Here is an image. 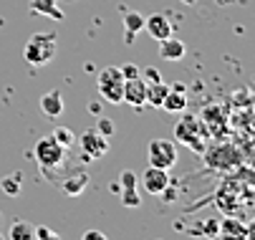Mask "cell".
Here are the masks:
<instances>
[{"instance_id": "cell-20", "label": "cell", "mask_w": 255, "mask_h": 240, "mask_svg": "<svg viewBox=\"0 0 255 240\" xmlns=\"http://www.w3.org/2000/svg\"><path fill=\"white\" fill-rule=\"evenodd\" d=\"M217 233H220V223L207 218V220H200L195 228H190V235H207V238H215Z\"/></svg>"}, {"instance_id": "cell-19", "label": "cell", "mask_w": 255, "mask_h": 240, "mask_svg": "<svg viewBox=\"0 0 255 240\" xmlns=\"http://www.w3.org/2000/svg\"><path fill=\"white\" fill-rule=\"evenodd\" d=\"M20 185H23V172H13V175H5L3 180H0V190H3L8 197L20 195Z\"/></svg>"}, {"instance_id": "cell-8", "label": "cell", "mask_w": 255, "mask_h": 240, "mask_svg": "<svg viewBox=\"0 0 255 240\" xmlns=\"http://www.w3.org/2000/svg\"><path fill=\"white\" fill-rule=\"evenodd\" d=\"M124 104L134 107V109H141L147 104V81L141 76L136 79H124Z\"/></svg>"}, {"instance_id": "cell-24", "label": "cell", "mask_w": 255, "mask_h": 240, "mask_svg": "<svg viewBox=\"0 0 255 240\" xmlns=\"http://www.w3.org/2000/svg\"><path fill=\"white\" fill-rule=\"evenodd\" d=\"M53 139L61 144V147H74V131H71V129H66V126H58L56 131H53Z\"/></svg>"}, {"instance_id": "cell-15", "label": "cell", "mask_w": 255, "mask_h": 240, "mask_svg": "<svg viewBox=\"0 0 255 240\" xmlns=\"http://www.w3.org/2000/svg\"><path fill=\"white\" fill-rule=\"evenodd\" d=\"M30 10L33 13H41V15H48L53 20H63V13L56 5V0H30Z\"/></svg>"}, {"instance_id": "cell-22", "label": "cell", "mask_w": 255, "mask_h": 240, "mask_svg": "<svg viewBox=\"0 0 255 240\" xmlns=\"http://www.w3.org/2000/svg\"><path fill=\"white\" fill-rule=\"evenodd\" d=\"M119 192H122L124 208H139V205H141V197H139L136 187H124V190H119Z\"/></svg>"}, {"instance_id": "cell-31", "label": "cell", "mask_w": 255, "mask_h": 240, "mask_svg": "<svg viewBox=\"0 0 255 240\" xmlns=\"http://www.w3.org/2000/svg\"><path fill=\"white\" fill-rule=\"evenodd\" d=\"M106 235L101 233V230H86L84 233V240H104Z\"/></svg>"}, {"instance_id": "cell-16", "label": "cell", "mask_w": 255, "mask_h": 240, "mask_svg": "<svg viewBox=\"0 0 255 240\" xmlns=\"http://www.w3.org/2000/svg\"><path fill=\"white\" fill-rule=\"evenodd\" d=\"M167 94H169V86H167V84H162V81L147 84V104H149V107L162 109V101H164V96H167Z\"/></svg>"}, {"instance_id": "cell-27", "label": "cell", "mask_w": 255, "mask_h": 240, "mask_svg": "<svg viewBox=\"0 0 255 240\" xmlns=\"http://www.w3.org/2000/svg\"><path fill=\"white\" fill-rule=\"evenodd\" d=\"M235 200H238V197H225V195H223L220 200H217V205H220V210H223L225 215H233V210L238 213V202H235Z\"/></svg>"}, {"instance_id": "cell-18", "label": "cell", "mask_w": 255, "mask_h": 240, "mask_svg": "<svg viewBox=\"0 0 255 240\" xmlns=\"http://www.w3.org/2000/svg\"><path fill=\"white\" fill-rule=\"evenodd\" d=\"M124 28H127V41H134L139 30H144V15L141 13H127L124 15Z\"/></svg>"}, {"instance_id": "cell-26", "label": "cell", "mask_w": 255, "mask_h": 240, "mask_svg": "<svg viewBox=\"0 0 255 240\" xmlns=\"http://www.w3.org/2000/svg\"><path fill=\"white\" fill-rule=\"evenodd\" d=\"M119 185H122V190H124V187H136V185H139V177L131 172V169H122V175H119Z\"/></svg>"}, {"instance_id": "cell-13", "label": "cell", "mask_w": 255, "mask_h": 240, "mask_svg": "<svg viewBox=\"0 0 255 240\" xmlns=\"http://www.w3.org/2000/svg\"><path fill=\"white\" fill-rule=\"evenodd\" d=\"M86 185H89V175L86 172H74V175H68L63 180V192L71 195V197H79L86 190Z\"/></svg>"}, {"instance_id": "cell-17", "label": "cell", "mask_w": 255, "mask_h": 240, "mask_svg": "<svg viewBox=\"0 0 255 240\" xmlns=\"http://www.w3.org/2000/svg\"><path fill=\"white\" fill-rule=\"evenodd\" d=\"M205 152H207V149H205ZM205 152H202V154H205ZM207 154L220 157V162H215L212 167H223V169H228V167L238 164V149H233V147H217V149H212V152H207Z\"/></svg>"}, {"instance_id": "cell-3", "label": "cell", "mask_w": 255, "mask_h": 240, "mask_svg": "<svg viewBox=\"0 0 255 240\" xmlns=\"http://www.w3.org/2000/svg\"><path fill=\"white\" fill-rule=\"evenodd\" d=\"M99 84V94L104 96L106 104H122V99H124V76L117 66H109L104 68V71L99 74L96 79Z\"/></svg>"}, {"instance_id": "cell-21", "label": "cell", "mask_w": 255, "mask_h": 240, "mask_svg": "<svg viewBox=\"0 0 255 240\" xmlns=\"http://www.w3.org/2000/svg\"><path fill=\"white\" fill-rule=\"evenodd\" d=\"M8 238H13V240H30L33 238V225H28L23 220H13V225L8 228Z\"/></svg>"}, {"instance_id": "cell-9", "label": "cell", "mask_w": 255, "mask_h": 240, "mask_svg": "<svg viewBox=\"0 0 255 240\" xmlns=\"http://www.w3.org/2000/svg\"><path fill=\"white\" fill-rule=\"evenodd\" d=\"M144 30H147L154 41H164L167 36H172V23H169V18L162 15V13L144 15Z\"/></svg>"}, {"instance_id": "cell-10", "label": "cell", "mask_w": 255, "mask_h": 240, "mask_svg": "<svg viewBox=\"0 0 255 240\" xmlns=\"http://www.w3.org/2000/svg\"><path fill=\"white\" fill-rule=\"evenodd\" d=\"M41 112L48 119H56V117L63 114V96H61L58 89H53V91H48V94L41 96Z\"/></svg>"}, {"instance_id": "cell-12", "label": "cell", "mask_w": 255, "mask_h": 240, "mask_svg": "<svg viewBox=\"0 0 255 240\" xmlns=\"http://www.w3.org/2000/svg\"><path fill=\"white\" fill-rule=\"evenodd\" d=\"M159 56L164 61H179V58H185V43H182L179 38L167 36L164 41H159Z\"/></svg>"}, {"instance_id": "cell-14", "label": "cell", "mask_w": 255, "mask_h": 240, "mask_svg": "<svg viewBox=\"0 0 255 240\" xmlns=\"http://www.w3.org/2000/svg\"><path fill=\"white\" fill-rule=\"evenodd\" d=\"M162 109L164 112H185L187 109V96L182 89H169V94L162 101Z\"/></svg>"}, {"instance_id": "cell-23", "label": "cell", "mask_w": 255, "mask_h": 240, "mask_svg": "<svg viewBox=\"0 0 255 240\" xmlns=\"http://www.w3.org/2000/svg\"><path fill=\"white\" fill-rule=\"evenodd\" d=\"M101 136H106V139H112V136H114V131H117V126H114V121L112 119H109V117H99L96 119V126H94Z\"/></svg>"}, {"instance_id": "cell-6", "label": "cell", "mask_w": 255, "mask_h": 240, "mask_svg": "<svg viewBox=\"0 0 255 240\" xmlns=\"http://www.w3.org/2000/svg\"><path fill=\"white\" fill-rule=\"evenodd\" d=\"M139 182L144 185V190H147L149 195H162V192L169 190V185H172L167 169H162V167H152V164L144 169V175L139 177Z\"/></svg>"}, {"instance_id": "cell-32", "label": "cell", "mask_w": 255, "mask_h": 240, "mask_svg": "<svg viewBox=\"0 0 255 240\" xmlns=\"http://www.w3.org/2000/svg\"><path fill=\"white\" fill-rule=\"evenodd\" d=\"M182 3H185V5H195V0H182Z\"/></svg>"}, {"instance_id": "cell-28", "label": "cell", "mask_w": 255, "mask_h": 240, "mask_svg": "<svg viewBox=\"0 0 255 240\" xmlns=\"http://www.w3.org/2000/svg\"><path fill=\"white\" fill-rule=\"evenodd\" d=\"M33 238H41V240H56L58 238V233L56 230H51V228H46V225H41V228H33Z\"/></svg>"}, {"instance_id": "cell-29", "label": "cell", "mask_w": 255, "mask_h": 240, "mask_svg": "<svg viewBox=\"0 0 255 240\" xmlns=\"http://www.w3.org/2000/svg\"><path fill=\"white\" fill-rule=\"evenodd\" d=\"M119 71H122L124 79H136V76H141V68H139L136 63H127V66L119 68Z\"/></svg>"}, {"instance_id": "cell-11", "label": "cell", "mask_w": 255, "mask_h": 240, "mask_svg": "<svg viewBox=\"0 0 255 240\" xmlns=\"http://www.w3.org/2000/svg\"><path fill=\"white\" fill-rule=\"evenodd\" d=\"M217 235H223V238H248L250 228L243 220H238L235 215H225V220H220V233Z\"/></svg>"}, {"instance_id": "cell-1", "label": "cell", "mask_w": 255, "mask_h": 240, "mask_svg": "<svg viewBox=\"0 0 255 240\" xmlns=\"http://www.w3.org/2000/svg\"><path fill=\"white\" fill-rule=\"evenodd\" d=\"M56 51H58V43H56L53 33H33L25 43L23 58L30 66H46L56 58Z\"/></svg>"}, {"instance_id": "cell-2", "label": "cell", "mask_w": 255, "mask_h": 240, "mask_svg": "<svg viewBox=\"0 0 255 240\" xmlns=\"http://www.w3.org/2000/svg\"><path fill=\"white\" fill-rule=\"evenodd\" d=\"M174 139L202 154L205 152V142L202 139H207V129H205L202 119H195V117L179 119V124L174 126Z\"/></svg>"}, {"instance_id": "cell-25", "label": "cell", "mask_w": 255, "mask_h": 240, "mask_svg": "<svg viewBox=\"0 0 255 240\" xmlns=\"http://www.w3.org/2000/svg\"><path fill=\"white\" fill-rule=\"evenodd\" d=\"M202 119L210 121V124H223V121H225V112H223L220 107H205Z\"/></svg>"}, {"instance_id": "cell-5", "label": "cell", "mask_w": 255, "mask_h": 240, "mask_svg": "<svg viewBox=\"0 0 255 240\" xmlns=\"http://www.w3.org/2000/svg\"><path fill=\"white\" fill-rule=\"evenodd\" d=\"M149 164L152 167H162V169H172L177 164V147L169 139H152L149 142Z\"/></svg>"}, {"instance_id": "cell-7", "label": "cell", "mask_w": 255, "mask_h": 240, "mask_svg": "<svg viewBox=\"0 0 255 240\" xmlns=\"http://www.w3.org/2000/svg\"><path fill=\"white\" fill-rule=\"evenodd\" d=\"M79 142H81V149H84V154L89 159H99V157H104L109 152V139L101 136L96 129H86Z\"/></svg>"}, {"instance_id": "cell-30", "label": "cell", "mask_w": 255, "mask_h": 240, "mask_svg": "<svg viewBox=\"0 0 255 240\" xmlns=\"http://www.w3.org/2000/svg\"><path fill=\"white\" fill-rule=\"evenodd\" d=\"M144 81H147V84H154V81H162V74L157 71V68H144Z\"/></svg>"}, {"instance_id": "cell-4", "label": "cell", "mask_w": 255, "mask_h": 240, "mask_svg": "<svg viewBox=\"0 0 255 240\" xmlns=\"http://www.w3.org/2000/svg\"><path fill=\"white\" fill-rule=\"evenodd\" d=\"M35 159H38V164L43 169H56L66 159V147H61L53 136H43L35 144Z\"/></svg>"}]
</instances>
